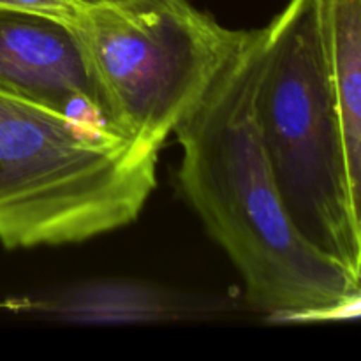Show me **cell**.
I'll return each mask as SVG.
<instances>
[{
    "mask_svg": "<svg viewBox=\"0 0 361 361\" xmlns=\"http://www.w3.org/2000/svg\"><path fill=\"white\" fill-rule=\"evenodd\" d=\"M264 30L256 118L275 183L303 238L344 264L360 289L321 0H289Z\"/></svg>",
    "mask_w": 361,
    "mask_h": 361,
    "instance_id": "3957f363",
    "label": "cell"
},
{
    "mask_svg": "<svg viewBox=\"0 0 361 361\" xmlns=\"http://www.w3.org/2000/svg\"><path fill=\"white\" fill-rule=\"evenodd\" d=\"M342 319H361V295L353 296L344 305L331 310L324 321H342Z\"/></svg>",
    "mask_w": 361,
    "mask_h": 361,
    "instance_id": "ba28073f",
    "label": "cell"
},
{
    "mask_svg": "<svg viewBox=\"0 0 361 361\" xmlns=\"http://www.w3.org/2000/svg\"><path fill=\"white\" fill-rule=\"evenodd\" d=\"M358 295H361V289H360V291H358Z\"/></svg>",
    "mask_w": 361,
    "mask_h": 361,
    "instance_id": "30bf717a",
    "label": "cell"
},
{
    "mask_svg": "<svg viewBox=\"0 0 361 361\" xmlns=\"http://www.w3.org/2000/svg\"><path fill=\"white\" fill-rule=\"evenodd\" d=\"M267 30L243 41L196 109L175 129L178 180L212 238L245 282L254 309L324 321L356 296L344 264L296 229L275 183L256 118Z\"/></svg>",
    "mask_w": 361,
    "mask_h": 361,
    "instance_id": "6da1fadb",
    "label": "cell"
},
{
    "mask_svg": "<svg viewBox=\"0 0 361 361\" xmlns=\"http://www.w3.org/2000/svg\"><path fill=\"white\" fill-rule=\"evenodd\" d=\"M159 150L0 90V243L66 245L130 224Z\"/></svg>",
    "mask_w": 361,
    "mask_h": 361,
    "instance_id": "7a4b0ae2",
    "label": "cell"
},
{
    "mask_svg": "<svg viewBox=\"0 0 361 361\" xmlns=\"http://www.w3.org/2000/svg\"><path fill=\"white\" fill-rule=\"evenodd\" d=\"M321 7L341 126L361 289V0H321Z\"/></svg>",
    "mask_w": 361,
    "mask_h": 361,
    "instance_id": "8992f818",
    "label": "cell"
},
{
    "mask_svg": "<svg viewBox=\"0 0 361 361\" xmlns=\"http://www.w3.org/2000/svg\"><path fill=\"white\" fill-rule=\"evenodd\" d=\"M71 25L116 133L157 148L200 106L245 35L189 0L88 7Z\"/></svg>",
    "mask_w": 361,
    "mask_h": 361,
    "instance_id": "277c9868",
    "label": "cell"
},
{
    "mask_svg": "<svg viewBox=\"0 0 361 361\" xmlns=\"http://www.w3.org/2000/svg\"><path fill=\"white\" fill-rule=\"evenodd\" d=\"M0 90L118 134L80 37L59 18L0 9Z\"/></svg>",
    "mask_w": 361,
    "mask_h": 361,
    "instance_id": "5b68a950",
    "label": "cell"
},
{
    "mask_svg": "<svg viewBox=\"0 0 361 361\" xmlns=\"http://www.w3.org/2000/svg\"><path fill=\"white\" fill-rule=\"evenodd\" d=\"M0 9L46 14L67 23H71L80 11L71 0H0Z\"/></svg>",
    "mask_w": 361,
    "mask_h": 361,
    "instance_id": "52a82bcc",
    "label": "cell"
},
{
    "mask_svg": "<svg viewBox=\"0 0 361 361\" xmlns=\"http://www.w3.org/2000/svg\"><path fill=\"white\" fill-rule=\"evenodd\" d=\"M78 9H88V7H101V6H115V4L130 2V0H71Z\"/></svg>",
    "mask_w": 361,
    "mask_h": 361,
    "instance_id": "9c48e42d",
    "label": "cell"
}]
</instances>
